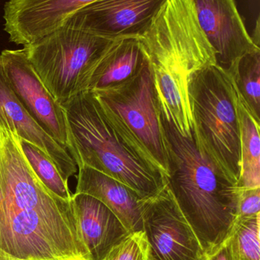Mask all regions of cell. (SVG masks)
<instances>
[{"mask_svg":"<svg viewBox=\"0 0 260 260\" xmlns=\"http://www.w3.org/2000/svg\"><path fill=\"white\" fill-rule=\"evenodd\" d=\"M91 260L72 200L53 193L0 115V260Z\"/></svg>","mask_w":260,"mask_h":260,"instance_id":"obj_1","label":"cell"},{"mask_svg":"<svg viewBox=\"0 0 260 260\" xmlns=\"http://www.w3.org/2000/svg\"><path fill=\"white\" fill-rule=\"evenodd\" d=\"M139 39L162 116L183 137L192 138L189 81L194 73L217 64L192 0H167Z\"/></svg>","mask_w":260,"mask_h":260,"instance_id":"obj_2","label":"cell"},{"mask_svg":"<svg viewBox=\"0 0 260 260\" xmlns=\"http://www.w3.org/2000/svg\"><path fill=\"white\" fill-rule=\"evenodd\" d=\"M167 140V185L206 255L230 238L238 218L236 185L200 151L193 137H183L163 118Z\"/></svg>","mask_w":260,"mask_h":260,"instance_id":"obj_3","label":"cell"},{"mask_svg":"<svg viewBox=\"0 0 260 260\" xmlns=\"http://www.w3.org/2000/svg\"><path fill=\"white\" fill-rule=\"evenodd\" d=\"M77 153V168L89 167L116 179L143 199L151 198L167 179L150 168L121 139L92 91L63 104Z\"/></svg>","mask_w":260,"mask_h":260,"instance_id":"obj_4","label":"cell"},{"mask_svg":"<svg viewBox=\"0 0 260 260\" xmlns=\"http://www.w3.org/2000/svg\"><path fill=\"white\" fill-rule=\"evenodd\" d=\"M189 96L192 137L198 149L227 180L241 177V129L238 94L230 75L217 64L192 75Z\"/></svg>","mask_w":260,"mask_h":260,"instance_id":"obj_5","label":"cell"},{"mask_svg":"<svg viewBox=\"0 0 260 260\" xmlns=\"http://www.w3.org/2000/svg\"><path fill=\"white\" fill-rule=\"evenodd\" d=\"M90 91L128 148L167 179V140L148 59L141 71L128 82Z\"/></svg>","mask_w":260,"mask_h":260,"instance_id":"obj_6","label":"cell"},{"mask_svg":"<svg viewBox=\"0 0 260 260\" xmlns=\"http://www.w3.org/2000/svg\"><path fill=\"white\" fill-rule=\"evenodd\" d=\"M111 41L63 26L23 48L44 86L62 105L89 91L95 65Z\"/></svg>","mask_w":260,"mask_h":260,"instance_id":"obj_7","label":"cell"},{"mask_svg":"<svg viewBox=\"0 0 260 260\" xmlns=\"http://www.w3.org/2000/svg\"><path fill=\"white\" fill-rule=\"evenodd\" d=\"M0 64L11 88L32 118L67 148L76 164L77 153L65 110L44 86L24 48L3 50Z\"/></svg>","mask_w":260,"mask_h":260,"instance_id":"obj_8","label":"cell"},{"mask_svg":"<svg viewBox=\"0 0 260 260\" xmlns=\"http://www.w3.org/2000/svg\"><path fill=\"white\" fill-rule=\"evenodd\" d=\"M143 232L151 260H205L206 253L166 184L147 199L142 211Z\"/></svg>","mask_w":260,"mask_h":260,"instance_id":"obj_9","label":"cell"},{"mask_svg":"<svg viewBox=\"0 0 260 260\" xmlns=\"http://www.w3.org/2000/svg\"><path fill=\"white\" fill-rule=\"evenodd\" d=\"M167 0H96L72 15L63 26L114 40L142 36Z\"/></svg>","mask_w":260,"mask_h":260,"instance_id":"obj_10","label":"cell"},{"mask_svg":"<svg viewBox=\"0 0 260 260\" xmlns=\"http://www.w3.org/2000/svg\"><path fill=\"white\" fill-rule=\"evenodd\" d=\"M197 20L215 52L217 65L230 70L246 53L259 50L247 31L236 0H192Z\"/></svg>","mask_w":260,"mask_h":260,"instance_id":"obj_11","label":"cell"},{"mask_svg":"<svg viewBox=\"0 0 260 260\" xmlns=\"http://www.w3.org/2000/svg\"><path fill=\"white\" fill-rule=\"evenodd\" d=\"M96 0H9L4 30L18 45L33 44L63 27L75 12Z\"/></svg>","mask_w":260,"mask_h":260,"instance_id":"obj_12","label":"cell"},{"mask_svg":"<svg viewBox=\"0 0 260 260\" xmlns=\"http://www.w3.org/2000/svg\"><path fill=\"white\" fill-rule=\"evenodd\" d=\"M0 115L21 140L33 144L54 164L66 182L77 173V165L65 147L58 143L27 112L15 95L0 64Z\"/></svg>","mask_w":260,"mask_h":260,"instance_id":"obj_13","label":"cell"},{"mask_svg":"<svg viewBox=\"0 0 260 260\" xmlns=\"http://www.w3.org/2000/svg\"><path fill=\"white\" fill-rule=\"evenodd\" d=\"M72 203L82 241L91 260H103L131 232L97 199L74 193Z\"/></svg>","mask_w":260,"mask_h":260,"instance_id":"obj_14","label":"cell"},{"mask_svg":"<svg viewBox=\"0 0 260 260\" xmlns=\"http://www.w3.org/2000/svg\"><path fill=\"white\" fill-rule=\"evenodd\" d=\"M75 193L86 194L102 202L131 233L143 231L142 211L145 199L119 180L82 166L78 168Z\"/></svg>","mask_w":260,"mask_h":260,"instance_id":"obj_15","label":"cell"},{"mask_svg":"<svg viewBox=\"0 0 260 260\" xmlns=\"http://www.w3.org/2000/svg\"><path fill=\"white\" fill-rule=\"evenodd\" d=\"M147 62L140 39L126 37L112 40L95 65L89 91L107 89L135 77Z\"/></svg>","mask_w":260,"mask_h":260,"instance_id":"obj_16","label":"cell"},{"mask_svg":"<svg viewBox=\"0 0 260 260\" xmlns=\"http://www.w3.org/2000/svg\"><path fill=\"white\" fill-rule=\"evenodd\" d=\"M238 111L241 129V177L238 187H260L259 123L253 118L239 94Z\"/></svg>","mask_w":260,"mask_h":260,"instance_id":"obj_17","label":"cell"},{"mask_svg":"<svg viewBox=\"0 0 260 260\" xmlns=\"http://www.w3.org/2000/svg\"><path fill=\"white\" fill-rule=\"evenodd\" d=\"M227 72L240 97L260 124V49L241 56Z\"/></svg>","mask_w":260,"mask_h":260,"instance_id":"obj_18","label":"cell"},{"mask_svg":"<svg viewBox=\"0 0 260 260\" xmlns=\"http://www.w3.org/2000/svg\"><path fill=\"white\" fill-rule=\"evenodd\" d=\"M23 151L32 169L43 183L61 198L72 200L68 182H66L51 160L33 144L21 139Z\"/></svg>","mask_w":260,"mask_h":260,"instance_id":"obj_19","label":"cell"},{"mask_svg":"<svg viewBox=\"0 0 260 260\" xmlns=\"http://www.w3.org/2000/svg\"><path fill=\"white\" fill-rule=\"evenodd\" d=\"M260 214L238 218L230 236L235 260H260Z\"/></svg>","mask_w":260,"mask_h":260,"instance_id":"obj_20","label":"cell"},{"mask_svg":"<svg viewBox=\"0 0 260 260\" xmlns=\"http://www.w3.org/2000/svg\"><path fill=\"white\" fill-rule=\"evenodd\" d=\"M103 260H149V246L145 232L130 234Z\"/></svg>","mask_w":260,"mask_h":260,"instance_id":"obj_21","label":"cell"},{"mask_svg":"<svg viewBox=\"0 0 260 260\" xmlns=\"http://www.w3.org/2000/svg\"><path fill=\"white\" fill-rule=\"evenodd\" d=\"M239 189L238 218H250L260 214V187Z\"/></svg>","mask_w":260,"mask_h":260,"instance_id":"obj_22","label":"cell"},{"mask_svg":"<svg viewBox=\"0 0 260 260\" xmlns=\"http://www.w3.org/2000/svg\"><path fill=\"white\" fill-rule=\"evenodd\" d=\"M205 260H235L230 238L216 250L206 255Z\"/></svg>","mask_w":260,"mask_h":260,"instance_id":"obj_23","label":"cell"},{"mask_svg":"<svg viewBox=\"0 0 260 260\" xmlns=\"http://www.w3.org/2000/svg\"><path fill=\"white\" fill-rule=\"evenodd\" d=\"M7 260H24V259H7Z\"/></svg>","mask_w":260,"mask_h":260,"instance_id":"obj_24","label":"cell"},{"mask_svg":"<svg viewBox=\"0 0 260 260\" xmlns=\"http://www.w3.org/2000/svg\"><path fill=\"white\" fill-rule=\"evenodd\" d=\"M149 260H151V259H150V258H149Z\"/></svg>","mask_w":260,"mask_h":260,"instance_id":"obj_25","label":"cell"}]
</instances>
